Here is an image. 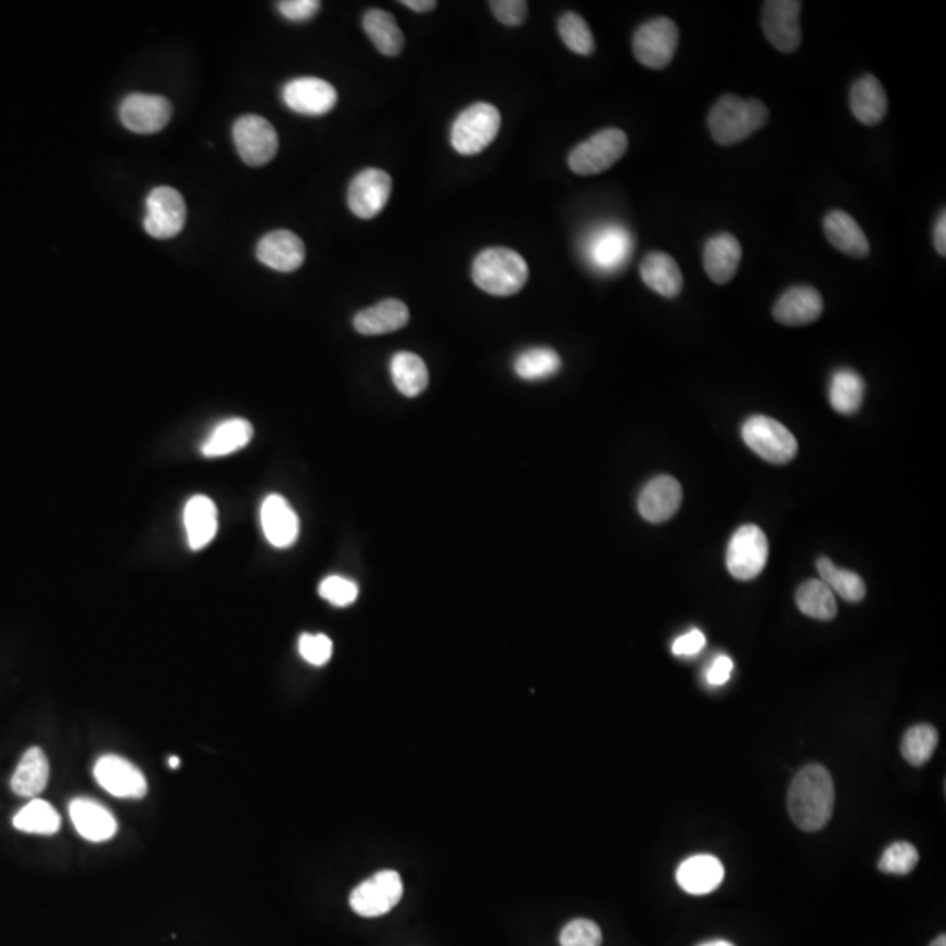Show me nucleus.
<instances>
[{
	"mask_svg": "<svg viewBox=\"0 0 946 946\" xmlns=\"http://www.w3.org/2000/svg\"><path fill=\"white\" fill-rule=\"evenodd\" d=\"M834 782L828 769L808 765L792 778L788 806L791 819L806 833L828 826L834 810Z\"/></svg>",
	"mask_w": 946,
	"mask_h": 946,
	"instance_id": "nucleus-1",
	"label": "nucleus"
},
{
	"mask_svg": "<svg viewBox=\"0 0 946 946\" xmlns=\"http://www.w3.org/2000/svg\"><path fill=\"white\" fill-rule=\"evenodd\" d=\"M768 119L769 111L765 102L728 93L720 97L710 110V136L720 146H732L754 136L768 124Z\"/></svg>",
	"mask_w": 946,
	"mask_h": 946,
	"instance_id": "nucleus-2",
	"label": "nucleus"
},
{
	"mask_svg": "<svg viewBox=\"0 0 946 946\" xmlns=\"http://www.w3.org/2000/svg\"><path fill=\"white\" fill-rule=\"evenodd\" d=\"M528 278L526 259L509 247H489L473 259V282L489 295H515L523 290Z\"/></svg>",
	"mask_w": 946,
	"mask_h": 946,
	"instance_id": "nucleus-3",
	"label": "nucleus"
},
{
	"mask_svg": "<svg viewBox=\"0 0 946 946\" xmlns=\"http://www.w3.org/2000/svg\"><path fill=\"white\" fill-rule=\"evenodd\" d=\"M500 111L495 105L478 102L456 118L451 128V144L460 155H478L500 132Z\"/></svg>",
	"mask_w": 946,
	"mask_h": 946,
	"instance_id": "nucleus-4",
	"label": "nucleus"
},
{
	"mask_svg": "<svg viewBox=\"0 0 946 946\" xmlns=\"http://www.w3.org/2000/svg\"><path fill=\"white\" fill-rule=\"evenodd\" d=\"M628 144V136L621 128H605L572 150L570 170L577 176L605 172L626 155Z\"/></svg>",
	"mask_w": 946,
	"mask_h": 946,
	"instance_id": "nucleus-5",
	"label": "nucleus"
},
{
	"mask_svg": "<svg viewBox=\"0 0 946 946\" xmlns=\"http://www.w3.org/2000/svg\"><path fill=\"white\" fill-rule=\"evenodd\" d=\"M746 446L755 455L774 464H785L797 455V440L783 424L768 416H752L742 429Z\"/></svg>",
	"mask_w": 946,
	"mask_h": 946,
	"instance_id": "nucleus-6",
	"label": "nucleus"
},
{
	"mask_svg": "<svg viewBox=\"0 0 946 946\" xmlns=\"http://www.w3.org/2000/svg\"><path fill=\"white\" fill-rule=\"evenodd\" d=\"M678 39L680 33L675 22L665 16L649 20L632 36V55L643 67L661 71L672 64L677 53Z\"/></svg>",
	"mask_w": 946,
	"mask_h": 946,
	"instance_id": "nucleus-7",
	"label": "nucleus"
},
{
	"mask_svg": "<svg viewBox=\"0 0 946 946\" xmlns=\"http://www.w3.org/2000/svg\"><path fill=\"white\" fill-rule=\"evenodd\" d=\"M769 546L765 532L755 524H745L732 535L726 554L729 574L738 580L759 577L768 563Z\"/></svg>",
	"mask_w": 946,
	"mask_h": 946,
	"instance_id": "nucleus-8",
	"label": "nucleus"
},
{
	"mask_svg": "<svg viewBox=\"0 0 946 946\" xmlns=\"http://www.w3.org/2000/svg\"><path fill=\"white\" fill-rule=\"evenodd\" d=\"M401 896H404V882L400 874L392 869H384L361 882L353 891L349 905L360 917L373 919L389 913L400 903Z\"/></svg>",
	"mask_w": 946,
	"mask_h": 946,
	"instance_id": "nucleus-9",
	"label": "nucleus"
},
{
	"mask_svg": "<svg viewBox=\"0 0 946 946\" xmlns=\"http://www.w3.org/2000/svg\"><path fill=\"white\" fill-rule=\"evenodd\" d=\"M233 142L242 162L251 167L269 164L278 155L279 137L269 119L246 114L233 125Z\"/></svg>",
	"mask_w": 946,
	"mask_h": 946,
	"instance_id": "nucleus-10",
	"label": "nucleus"
},
{
	"mask_svg": "<svg viewBox=\"0 0 946 946\" xmlns=\"http://www.w3.org/2000/svg\"><path fill=\"white\" fill-rule=\"evenodd\" d=\"M632 253V239L619 225H603L587 235L584 255L592 269L614 273L628 264Z\"/></svg>",
	"mask_w": 946,
	"mask_h": 946,
	"instance_id": "nucleus-11",
	"label": "nucleus"
},
{
	"mask_svg": "<svg viewBox=\"0 0 946 946\" xmlns=\"http://www.w3.org/2000/svg\"><path fill=\"white\" fill-rule=\"evenodd\" d=\"M797 0H768L763 5V30L766 39L780 53H794L803 41Z\"/></svg>",
	"mask_w": 946,
	"mask_h": 946,
	"instance_id": "nucleus-12",
	"label": "nucleus"
},
{
	"mask_svg": "<svg viewBox=\"0 0 946 946\" xmlns=\"http://www.w3.org/2000/svg\"><path fill=\"white\" fill-rule=\"evenodd\" d=\"M187 223V204L178 190L155 188L148 195L144 228L155 239H172Z\"/></svg>",
	"mask_w": 946,
	"mask_h": 946,
	"instance_id": "nucleus-13",
	"label": "nucleus"
},
{
	"mask_svg": "<svg viewBox=\"0 0 946 946\" xmlns=\"http://www.w3.org/2000/svg\"><path fill=\"white\" fill-rule=\"evenodd\" d=\"M93 775L99 785L110 792L111 796L124 797V800H141L146 796V778L141 769L125 757L113 754L102 755L95 763Z\"/></svg>",
	"mask_w": 946,
	"mask_h": 946,
	"instance_id": "nucleus-14",
	"label": "nucleus"
},
{
	"mask_svg": "<svg viewBox=\"0 0 946 946\" xmlns=\"http://www.w3.org/2000/svg\"><path fill=\"white\" fill-rule=\"evenodd\" d=\"M393 181L389 174L381 169H365L350 181L347 204L353 215L361 219H372L381 215L392 196Z\"/></svg>",
	"mask_w": 946,
	"mask_h": 946,
	"instance_id": "nucleus-15",
	"label": "nucleus"
},
{
	"mask_svg": "<svg viewBox=\"0 0 946 946\" xmlns=\"http://www.w3.org/2000/svg\"><path fill=\"white\" fill-rule=\"evenodd\" d=\"M119 118L130 132L156 133L172 118V104L165 97L132 93L122 102Z\"/></svg>",
	"mask_w": 946,
	"mask_h": 946,
	"instance_id": "nucleus-16",
	"label": "nucleus"
},
{
	"mask_svg": "<svg viewBox=\"0 0 946 946\" xmlns=\"http://www.w3.org/2000/svg\"><path fill=\"white\" fill-rule=\"evenodd\" d=\"M337 90L319 78H296L282 88V101L304 116H323L337 104Z\"/></svg>",
	"mask_w": 946,
	"mask_h": 946,
	"instance_id": "nucleus-17",
	"label": "nucleus"
},
{
	"mask_svg": "<svg viewBox=\"0 0 946 946\" xmlns=\"http://www.w3.org/2000/svg\"><path fill=\"white\" fill-rule=\"evenodd\" d=\"M682 503V486L677 478L660 475L647 483L638 498V510L649 523H665L677 514Z\"/></svg>",
	"mask_w": 946,
	"mask_h": 946,
	"instance_id": "nucleus-18",
	"label": "nucleus"
},
{
	"mask_svg": "<svg viewBox=\"0 0 946 946\" xmlns=\"http://www.w3.org/2000/svg\"><path fill=\"white\" fill-rule=\"evenodd\" d=\"M261 529L270 546L287 549L295 544L301 532V524L295 510L282 496L269 495L259 510Z\"/></svg>",
	"mask_w": 946,
	"mask_h": 946,
	"instance_id": "nucleus-19",
	"label": "nucleus"
},
{
	"mask_svg": "<svg viewBox=\"0 0 946 946\" xmlns=\"http://www.w3.org/2000/svg\"><path fill=\"white\" fill-rule=\"evenodd\" d=\"M256 256L261 264L278 272H295L305 261V246L301 237L290 230H276L258 242Z\"/></svg>",
	"mask_w": 946,
	"mask_h": 946,
	"instance_id": "nucleus-20",
	"label": "nucleus"
},
{
	"mask_svg": "<svg viewBox=\"0 0 946 946\" xmlns=\"http://www.w3.org/2000/svg\"><path fill=\"white\" fill-rule=\"evenodd\" d=\"M823 301L815 287L794 286L782 293L774 307V318L785 327H805L822 316Z\"/></svg>",
	"mask_w": 946,
	"mask_h": 946,
	"instance_id": "nucleus-21",
	"label": "nucleus"
},
{
	"mask_svg": "<svg viewBox=\"0 0 946 946\" xmlns=\"http://www.w3.org/2000/svg\"><path fill=\"white\" fill-rule=\"evenodd\" d=\"M742 261V246L731 233H717L710 237L703 251V267L710 281L728 284L737 276Z\"/></svg>",
	"mask_w": 946,
	"mask_h": 946,
	"instance_id": "nucleus-22",
	"label": "nucleus"
},
{
	"mask_svg": "<svg viewBox=\"0 0 946 946\" xmlns=\"http://www.w3.org/2000/svg\"><path fill=\"white\" fill-rule=\"evenodd\" d=\"M68 814L76 831L88 842H107L118 831V822L113 814L101 803L88 797H76L68 806Z\"/></svg>",
	"mask_w": 946,
	"mask_h": 946,
	"instance_id": "nucleus-23",
	"label": "nucleus"
},
{
	"mask_svg": "<svg viewBox=\"0 0 946 946\" xmlns=\"http://www.w3.org/2000/svg\"><path fill=\"white\" fill-rule=\"evenodd\" d=\"M823 233L834 250L851 258H866L871 251L865 230L845 210H831L823 218Z\"/></svg>",
	"mask_w": 946,
	"mask_h": 946,
	"instance_id": "nucleus-24",
	"label": "nucleus"
},
{
	"mask_svg": "<svg viewBox=\"0 0 946 946\" xmlns=\"http://www.w3.org/2000/svg\"><path fill=\"white\" fill-rule=\"evenodd\" d=\"M723 880V862L706 854L689 857L677 869L678 885L692 896H706L710 892L717 891Z\"/></svg>",
	"mask_w": 946,
	"mask_h": 946,
	"instance_id": "nucleus-25",
	"label": "nucleus"
},
{
	"mask_svg": "<svg viewBox=\"0 0 946 946\" xmlns=\"http://www.w3.org/2000/svg\"><path fill=\"white\" fill-rule=\"evenodd\" d=\"M851 111L854 118L866 127L882 124L887 116L889 99L879 79L866 74L852 85Z\"/></svg>",
	"mask_w": 946,
	"mask_h": 946,
	"instance_id": "nucleus-26",
	"label": "nucleus"
},
{
	"mask_svg": "<svg viewBox=\"0 0 946 946\" xmlns=\"http://www.w3.org/2000/svg\"><path fill=\"white\" fill-rule=\"evenodd\" d=\"M409 309L404 302L396 298L379 302L369 309H363L355 316V330L361 335H384L407 327L409 323Z\"/></svg>",
	"mask_w": 946,
	"mask_h": 946,
	"instance_id": "nucleus-27",
	"label": "nucleus"
},
{
	"mask_svg": "<svg viewBox=\"0 0 946 946\" xmlns=\"http://www.w3.org/2000/svg\"><path fill=\"white\" fill-rule=\"evenodd\" d=\"M640 278L652 292L665 298H675L683 287L682 270L672 256L654 251L643 258Z\"/></svg>",
	"mask_w": 946,
	"mask_h": 946,
	"instance_id": "nucleus-28",
	"label": "nucleus"
},
{
	"mask_svg": "<svg viewBox=\"0 0 946 946\" xmlns=\"http://www.w3.org/2000/svg\"><path fill=\"white\" fill-rule=\"evenodd\" d=\"M184 528L188 546L193 551H201L209 546L218 533V509L215 501L207 496H193L184 507Z\"/></svg>",
	"mask_w": 946,
	"mask_h": 946,
	"instance_id": "nucleus-29",
	"label": "nucleus"
},
{
	"mask_svg": "<svg viewBox=\"0 0 946 946\" xmlns=\"http://www.w3.org/2000/svg\"><path fill=\"white\" fill-rule=\"evenodd\" d=\"M50 780V763L39 746L23 754L18 768L11 778V789L22 797H37Z\"/></svg>",
	"mask_w": 946,
	"mask_h": 946,
	"instance_id": "nucleus-30",
	"label": "nucleus"
},
{
	"mask_svg": "<svg viewBox=\"0 0 946 946\" xmlns=\"http://www.w3.org/2000/svg\"><path fill=\"white\" fill-rule=\"evenodd\" d=\"M363 28L379 53H383L384 56L400 55L406 44V37L392 13L383 10L367 11L363 16Z\"/></svg>",
	"mask_w": 946,
	"mask_h": 946,
	"instance_id": "nucleus-31",
	"label": "nucleus"
},
{
	"mask_svg": "<svg viewBox=\"0 0 946 946\" xmlns=\"http://www.w3.org/2000/svg\"><path fill=\"white\" fill-rule=\"evenodd\" d=\"M251 438H253V426L250 421L241 418L227 419L210 433L209 438L202 446V452L207 458H221L246 447Z\"/></svg>",
	"mask_w": 946,
	"mask_h": 946,
	"instance_id": "nucleus-32",
	"label": "nucleus"
},
{
	"mask_svg": "<svg viewBox=\"0 0 946 946\" xmlns=\"http://www.w3.org/2000/svg\"><path fill=\"white\" fill-rule=\"evenodd\" d=\"M393 383L404 396L416 398L429 386L430 375L426 363L414 353H396L389 363Z\"/></svg>",
	"mask_w": 946,
	"mask_h": 946,
	"instance_id": "nucleus-33",
	"label": "nucleus"
},
{
	"mask_svg": "<svg viewBox=\"0 0 946 946\" xmlns=\"http://www.w3.org/2000/svg\"><path fill=\"white\" fill-rule=\"evenodd\" d=\"M829 400L838 414H856L865 400V381L854 370H838L831 379Z\"/></svg>",
	"mask_w": 946,
	"mask_h": 946,
	"instance_id": "nucleus-34",
	"label": "nucleus"
},
{
	"mask_svg": "<svg viewBox=\"0 0 946 946\" xmlns=\"http://www.w3.org/2000/svg\"><path fill=\"white\" fill-rule=\"evenodd\" d=\"M797 609L811 619L831 621L836 617V597L822 580H806L796 591Z\"/></svg>",
	"mask_w": 946,
	"mask_h": 946,
	"instance_id": "nucleus-35",
	"label": "nucleus"
},
{
	"mask_svg": "<svg viewBox=\"0 0 946 946\" xmlns=\"http://www.w3.org/2000/svg\"><path fill=\"white\" fill-rule=\"evenodd\" d=\"M820 580L833 591L834 597H840L848 603H859L866 597V584L859 575L848 570L838 568L829 558H820L817 561Z\"/></svg>",
	"mask_w": 946,
	"mask_h": 946,
	"instance_id": "nucleus-36",
	"label": "nucleus"
},
{
	"mask_svg": "<svg viewBox=\"0 0 946 946\" xmlns=\"http://www.w3.org/2000/svg\"><path fill=\"white\" fill-rule=\"evenodd\" d=\"M514 370L523 381H544L561 370V358L551 347H529L517 355Z\"/></svg>",
	"mask_w": 946,
	"mask_h": 946,
	"instance_id": "nucleus-37",
	"label": "nucleus"
},
{
	"mask_svg": "<svg viewBox=\"0 0 946 946\" xmlns=\"http://www.w3.org/2000/svg\"><path fill=\"white\" fill-rule=\"evenodd\" d=\"M13 823L23 833L55 834L60 829V815L48 801L33 800L14 815Z\"/></svg>",
	"mask_w": 946,
	"mask_h": 946,
	"instance_id": "nucleus-38",
	"label": "nucleus"
},
{
	"mask_svg": "<svg viewBox=\"0 0 946 946\" xmlns=\"http://www.w3.org/2000/svg\"><path fill=\"white\" fill-rule=\"evenodd\" d=\"M939 734L931 724H919L903 737L902 754L911 766H924L936 751Z\"/></svg>",
	"mask_w": 946,
	"mask_h": 946,
	"instance_id": "nucleus-39",
	"label": "nucleus"
},
{
	"mask_svg": "<svg viewBox=\"0 0 946 946\" xmlns=\"http://www.w3.org/2000/svg\"><path fill=\"white\" fill-rule=\"evenodd\" d=\"M558 33H560L566 48L577 55L589 56L595 53V48H597L595 37L580 14L574 13V11L564 13L558 22Z\"/></svg>",
	"mask_w": 946,
	"mask_h": 946,
	"instance_id": "nucleus-40",
	"label": "nucleus"
},
{
	"mask_svg": "<svg viewBox=\"0 0 946 946\" xmlns=\"http://www.w3.org/2000/svg\"><path fill=\"white\" fill-rule=\"evenodd\" d=\"M919 865V851L908 842H896L883 852L879 862L882 873L908 874Z\"/></svg>",
	"mask_w": 946,
	"mask_h": 946,
	"instance_id": "nucleus-41",
	"label": "nucleus"
},
{
	"mask_svg": "<svg viewBox=\"0 0 946 946\" xmlns=\"http://www.w3.org/2000/svg\"><path fill=\"white\" fill-rule=\"evenodd\" d=\"M603 934L592 920H572L560 934L561 946H601Z\"/></svg>",
	"mask_w": 946,
	"mask_h": 946,
	"instance_id": "nucleus-42",
	"label": "nucleus"
},
{
	"mask_svg": "<svg viewBox=\"0 0 946 946\" xmlns=\"http://www.w3.org/2000/svg\"><path fill=\"white\" fill-rule=\"evenodd\" d=\"M358 586L349 578L341 575H330L319 584V595L333 606H349L358 598Z\"/></svg>",
	"mask_w": 946,
	"mask_h": 946,
	"instance_id": "nucleus-43",
	"label": "nucleus"
},
{
	"mask_svg": "<svg viewBox=\"0 0 946 946\" xmlns=\"http://www.w3.org/2000/svg\"><path fill=\"white\" fill-rule=\"evenodd\" d=\"M298 651L309 665L323 666L332 657L333 643L327 635H321V632L318 635L305 632L298 640Z\"/></svg>",
	"mask_w": 946,
	"mask_h": 946,
	"instance_id": "nucleus-44",
	"label": "nucleus"
},
{
	"mask_svg": "<svg viewBox=\"0 0 946 946\" xmlns=\"http://www.w3.org/2000/svg\"><path fill=\"white\" fill-rule=\"evenodd\" d=\"M493 14L498 22L509 27H519L523 25L524 20L528 16V2L524 0H493L489 2Z\"/></svg>",
	"mask_w": 946,
	"mask_h": 946,
	"instance_id": "nucleus-45",
	"label": "nucleus"
},
{
	"mask_svg": "<svg viewBox=\"0 0 946 946\" xmlns=\"http://www.w3.org/2000/svg\"><path fill=\"white\" fill-rule=\"evenodd\" d=\"M321 2L318 0H282L279 2V13L290 22H309L319 13Z\"/></svg>",
	"mask_w": 946,
	"mask_h": 946,
	"instance_id": "nucleus-46",
	"label": "nucleus"
},
{
	"mask_svg": "<svg viewBox=\"0 0 946 946\" xmlns=\"http://www.w3.org/2000/svg\"><path fill=\"white\" fill-rule=\"evenodd\" d=\"M706 645V638L700 629H692L682 637H678L672 645V652L678 657H692L700 654Z\"/></svg>",
	"mask_w": 946,
	"mask_h": 946,
	"instance_id": "nucleus-47",
	"label": "nucleus"
},
{
	"mask_svg": "<svg viewBox=\"0 0 946 946\" xmlns=\"http://www.w3.org/2000/svg\"><path fill=\"white\" fill-rule=\"evenodd\" d=\"M732 675V660L729 655H719L717 660H714V663L710 665L708 672H706V680H708L710 686H715V688H720L724 683L729 682V678Z\"/></svg>",
	"mask_w": 946,
	"mask_h": 946,
	"instance_id": "nucleus-48",
	"label": "nucleus"
},
{
	"mask_svg": "<svg viewBox=\"0 0 946 946\" xmlns=\"http://www.w3.org/2000/svg\"><path fill=\"white\" fill-rule=\"evenodd\" d=\"M934 247L937 255L946 256V213L943 210L942 216L937 218L936 227H934Z\"/></svg>",
	"mask_w": 946,
	"mask_h": 946,
	"instance_id": "nucleus-49",
	"label": "nucleus"
},
{
	"mask_svg": "<svg viewBox=\"0 0 946 946\" xmlns=\"http://www.w3.org/2000/svg\"><path fill=\"white\" fill-rule=\"evenodd\" d=\"M401 4L416 13H430L437 8L435 0H401Z\"/></svg>",
	"mask_w": 946,
	"mask_h": 946,
	"instance_id": "nucleus-50",
	"label": "nucleus"
},
{
	"mask_svg": "<svg viewBox=\"0 0 946 946\" xmlns=\"http://www.w3.org/2000/svg\"><path fill=\"white\" fill-rule=\"evenodd\" d=\"M700 946H734L732 943L726 942V939H714V942L701 943Z\"/></svg>",
	"mask_w": 946,
	"mask_h": 946,
	"instance_id": "nucleus-51",
	"label": "nucleus"
},
{
	"mask_svg": "<svg viewBox=\"0 0 946 946\" xmlns=\"http://www.w3.org/2000/svg\"><path fill=\"white\" fill-rule=\"evenodd\" d=\"M931 946H946L945 934H942V936H937L936 939H934V942L931 943Z\"/></svg>",
	"mask_w": 946,
	"mask_h": 946,
	"instance_id": "nucleus-52",
	"label": "nucleus"
},
{
	"mask_svg": "<svg viewBox=\"0 0 946 946\" xmlns=\"http://www.w3.org/2000/svg\"><path fill=\"white\" fill-rule=\"evenodd\" d=\"M169 766L172 769H178L179 768V757H176V755H172V757H170V759H169Z\"/></svg>",
	"mask_w": 946,
	"mask_h": 946,
	"instance_id": "nucleus-53",
	"label": "nucleus"
}]
</instances>
